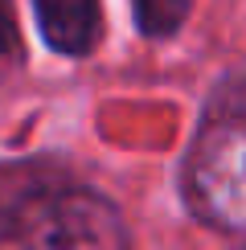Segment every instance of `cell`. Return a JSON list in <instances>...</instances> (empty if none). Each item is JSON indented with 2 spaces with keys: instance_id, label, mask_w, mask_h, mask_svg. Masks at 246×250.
I'll return each mask as SVG.
<instances>
[{
  "instance_id": "cell-4",
  "label": "cell",
  "mask_w": 246,
  "mask_h": 250,
  "mask_svg": "<svg viewBox=\"0 0 246 250\" xmlns=\"http://www.w3.org/2000/svg\"><path fill=\"white\" fill-rule=\"evenodd\" d=\"M136 4V25L148 37H168L181 29V21L189 17V0H131Z\"/></svg>"
},
{
  "instance_id": "cell-3",
  "label": "cell",
  "mask_w": 246,
  "mask_h": 250,
  "mask_svg": "<svg viewBox=\"0 0 246 250\" xmlns=\"http://www.w3.org/2000/svg\"><path fill=\"white\" fill-rule=\"evenodd\" d=\"M41 33L62 54H86L99 41V0H37Z\"/></svg>"
},
{
  "instance_id": "cell-5",
  "label": "cell",
  "mask_w": 246,
  "mask_h": 250,
  "mask_svg": "<svg viewBox=\"0 0 246 250\" xmlns=\"http://www.w3.org/2000/svg\"><path fill=\"white\" fill-rule=\"evenodd\" d=\"M13 17H8V8H4V0H0V54H8L13 49Z\"/></svg>"
},
{
  "instance_id": "cell-1",
  "label": "cell",
  "mask_w": 246,
  "mask_h": 250,
  "mask_svg": "<svg viewBox=\"0 0 246 250\" xmlns=\"http://www.w3.org/2000/svg\"><path fill=\"white\" fill-rule=\"evenodd\" d=\"M0 250H127L119 213L99 193L62 189L17 205Z\"/></svg>"
},
{
  "instance_id": "cell-2",
  "label": "cell",
  "mask_w": 246,
  "mask_h": 250,
  "mask_svg": "<svg viewBox=\"0 0 246 250\" xmlns=\"http://www.w3.org/2000/svg\"><path fill=\"white\" fill-rule=\"evenodd\" d=\"M189 197L205 222L246 234V119L222 123L197 144Z\"/></svg>"
}]
</instances>
